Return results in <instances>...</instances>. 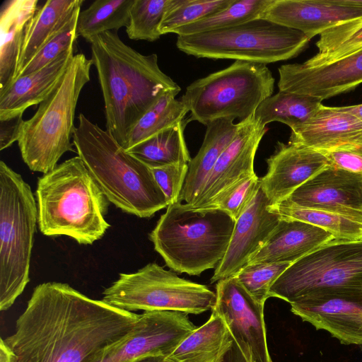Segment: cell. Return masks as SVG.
Returning a JSON list of instances; mask_svg holds the SVG:
<instances>
[{
    "mask_svg": "<svg viewBox=\"0 0 362 362\" xmlns=\"http://www.w3.org/2000/svg\"><path fill=\"white\" fill-rule=\"evenodd\" d=\"M139 317L49 281L33 289L4 339L16 362H98L127 339Z\"/></svg>",
    "mask_w": 362,
    "mask_h": 362,
    "instance_id": "1",
    "label": "cell"
},
{
    "mask_svg": "<svg viewBox=\"0 0 362 362\" xmlns=\"http://www.w3.org/2000/svg\"><path fill=\"white\" fill-rule=\"evenodd\" d=\"M102 90L106 130L125 150L132 129L165 93L180 87L159 67L156 54H142L116 31L89 42Z\"/></svg>",
    "mask_w": 362,
    "mask_h": 362,
    "instance_id": "2",
    "label": "cell"
},
{
    "mask_svg": "<svg viewBox=\"0 0 362 362\" xmlns=\"http://www.w3.org/2000/svg\"><path fill=\"white\" fill-rule=\"evenodd\" d=\"M72 139L78 156L110 203L139 218H149L168 207L151 169L82 113Z\"/></svg>",
    "mask_w": 362,
    "mask_h": 362,
    "instance_id": "3",
    "label": "cell"
},
{
    "mask_svg": "<svg viewBox=\"0 0 362 362\" xmlns=\"http://www.w3.org/2000/svg\"><path fill=\"white\" fill-rule=\"evenodd\" d=\"M35 194L38 227L45 235L91 245L110 226L105 218L110 202L78 156L39 177Z\"/></svg>",
    "mask_w": 362,
    "mask_h": 362,
    "instance_id": "4",
    "label": "cell"
},
{
    "mask_svg": "<svg viewBox=\"0 0 362 362\" xmlns=\"http://www.w3.org/2000/svg\"><path fill=\"white\" fill-rule=\"evenodd\" d=\"M235 224V220L221 209H193L176 202L168 206L149 239L173 271L199 275L222 260Z\"/></svg>",
    "mask_w": 362,
    "mask_h": 362,
    "instance_id": "5",
    "label": "cell"
},
{
    "mask_svg": "<svg viewBox=\"0 0 362 362\" xmlns=\"http://www.w3.org/2000/svg\"><path fill=\"white\" fill-rule=\"evenodd\" d=\"M91 59L74 55L57 86L42 101L34 115L24 120L18 144L21 157L34 172L45 174L57 165L67 151H74L71 142L78 100L90 80Z\"/></svg>",
    "mask_w": 362,
    "mask_h": 362,
    "instance_id": "6",
    "label": "cell"
},
{
    "mask_svg": "<svg viewBox=\"0 0 362 362\" xmlns=\"http://www.w3.org/2000/svg\"><path fill=\"white\" fill-rule=\"evenodd\" d=\"M37 206L22 176L0 161V310H8L30 281Z\"/></svg>",
    "mask_w": 362,
    "mask_h": 362,
    "instance_id": "7",
    "label": "cell"
},
{
    "mask_svg": "<svg viewBox=\"0 0 362 362\" xmlns=\"http://www.w3.org/2000/svg\"><path fill=\"white\" fill-rule=\"evenodd\" d=\"M275 79L267 64L236 60L222 70L199 78L181 98L190 117L204 125L219 119L245 121L272 95Z\"/></svg>",
    "mask_w": 362,
    "mask_h": 362,
    "instance_id": "8",
    "label": "cell"
},
{
    "mask_svg": "<svg viewBox=\"0 0 362 362\" xmlns=\"http://www.w3.org/2000/svg\"><path fill=\"white\" fill-rule=\"evenodd\" d=\"M310 40L298 30L259 18L224 30L177 36L176 46L198 58L267 64L298 56Z\"/></svg>",
    "mask_w": 362,
    "mask_h": 362,
    "instance_id": "9",
    "label": "cell"
},
{
    "mask_svg": "<svg viewBox=\"0 0 362 362\" xmlns=\"http://www.w3.org/2000/svg\"><path fill=\"white\" fill-rule=\"evenodd\" d=\"M102 300L129 312L169 310L201 314L213 309L216 293L156 263H148L135 272L119 274L104 290Z\"/></svg>",
    "mask_w": 362,
    "mask_h": 362,
    "instance_id": "10",
    "label": "cell"
},
{
    "mask_svg": "<svg viewBox=\"0 0 362 362\" xmlns=\"http://www.w3.org/2000/svg\"><path fill=\"white\" fill-rule=\"evenodd\" d=\"M362 291V240L334 239L293 262L276 279L270 297L290 304L309 295Z\"/></svg>",
    "mask_w": 362,
    "mask_h": 362,
    "instance_id": "11",
    "label": "cell"
},
{
    "mask_svg": "<svg viewBox=\"0 0 362 362\" xmlns=\"http://www.w3.org/2000/svg\"><path fill=\"white\" fill-rule=\"evenodd\" d=\"M264 306L235 276L217 281L212 313L224 320L233 339L249 362H272L267 342Z\"/></svg>",
    "mask_w": 362,
    "mask_h": 362,
    "instance_id": "12",
    "label": "cell"
},
{
    "mask_svg": "<svg viewBox=\"0 0 362 362\" xmlns=\"http://www.w3.org/2000/svg\"><path fill=\"white\" fill-rule=\"evenodd\" d=\"M196 329L185 313L143 312L127 339L98 362H131L146 356H168Z\"/></svg>",
    "mask_w": 362,
    "mask_h": 362,
    "instance_id": "13",
    "label": "cell"
},
{
    "mask_svg": "<svg viewBox=\"0 0 362 362\" xmlns=\"http://www.w3.org/2000/svg\"><path fill=\"white\" fill-rule=\"evenodd\" d=\"M291 305V311L344 344L362 345V291L312 294Z\"/></svg>",
    "mask_w": 362,
    "mask_h": 362,
    "instance_id": "14",
    "label": "cell"
},
{
    "mask_svg": "<svg viewBox=\"0 0 362 362\" xmlns=\"http://www.w3.org/2000/svg\"><path fill=\"white\" fill-rule=\"evenodd\" d=\"M279 90L327 99L362 83V47L337 60L315 66L286 64L279 69Z\"/></svg>",
    "mask_w": 362,
    "mask_h": 362,
    "instance_id": "15",
    "label": "cell"
},
{
    "mask_svg": "<svg viewBox=\"0 0 362 362\" xmlns=\"http://www.w3.org/2000/svg\"><path fill=\"white\" fill-rule=\"evenodd\" d=\"M239 124L235 136L218 158L194 203L186 204L189 208H210L224 192L255 173V156L267 128L258 122L255 115Z\"/></svg>",
    "mask_w": 362,
    "mask_h": 362,
    "instance_id": "16",
    "label": "cell"
},
{
    "mask_svg": "<svg viewBox=\"0 0 362 362\" xmlns=\"http://www.w3.org/2000/svg\"><path fill=\"white\" fill-rule=\"evenodd\" d=\"M270 205L260 187L235 221L228 250L215 268L211 283L235 275L264 245L281 220Z\"/></svg>",
    "mask_w": 362,
    "mask_h": 362,
    "instance_id": "17",
    "label": "cell"
},
{
    "mask_svg": "<svg viewBox=\"0 0 362 362\" xmlns=\"http://www.w3.org/2000/svg\"><path fill=\"white\" fill-rule=\"evenodd\" d=\"M267 163V172L260 178V187L272 205L288 198L300 186L330 165L326 156L320 151L280 141Z\"/></svg>",
    "mask_w": 362,
    "mask_h": 362,
    "instance_id": "18",
    "label": "cell"
},
{
    "mask_svg": "<svg viewBox=\"0 0 362 362\" xmlns=\"http://www.w3.org/2000/svg\"><path fill=\"white\" fill-rule=\"evenodd\" d=\"M360 18L362 6L348 0H272L259 16L310 40L341 23Z\"/></svg>",
    "mask_w": 362,
    "mask_h": 362,
    "instance_id": "19",
    "label": "cell"
},
{
    "mask_svg": "<svg viewBox=\"0 0 362 362\" xmlns=\"http://www.w3.org/2000/svg\"><path fill=\"white\" fill-rule=\"evenodd\" d=\"M286 199L303 208L362 215V175L328 165Z\"/></svg>",
    "mask_w": 362,
    "mask_h": 362,
    "instance_id": "20",
    "label": "cell"
},
{
    "mask_svg": "<svg viewBox=\"0 0 362 362\" xmlns=\"http://www.w3.org/2000/svg\"><path fill=\"white\" fill-rule=\"evenodd\" d=\"M291 129L289 143L320 151L362 146V121L339 107L322 104L305 122Z\"/></svg>",
    "mask_w": 362,
    "mask_h": 362,
    "instance_id": "21",
    "label": "cell"
},
{
    "mask_svg": "<svg viewBox=\"0 0 362 362\" xmlns=\"http://www.w3.org/2000/svg\"><path fill=\"white\" fill-rule=\"evenodd\" d=\"M334 239L330 233L320 227L300 221L281 218L267 242L247 264H293Z\"/></svg>",
    "mask_w": 362,
    "mask_h": 362,
    "instance_id": "22",
    "label": "cell"
},
{
    "mask_svg": "<svg viewBox=\"0 0 362 362\" xmlns=\"http://www.w3.org/2000/svg\"><path fill=\"white\" fill-rule=\"evenodd\" d=\"M74 52V47L41 69L15 79L1 90L0 120L23 115L27 108L44 101L59 83Z\"/></svg>",
    "mask_w": 362,
    "mask_h": 362,
    "instance_id": "23",
    "label": "cell"
},
{
    "mask_svg": "<svg viewBox=\"0 0 362 362\" xmlns=\"http://www.w3.org/2000/svg\"><path fill=\"white\" fill-rule=\"evenodd\" d=\"M37 0H8L0 10V91L14 80L28 22Z\"/></svg>",
    "mask_w": 362,
    "mask_h": 362,
    "instance_id": "24",
    "label": "cell"
},
{
    "mask_svg": "<svg viewBox=\"0 0 362 362\" xmlns=\"http://www.w3.org/2000/svg\"><path fill=\"white\" fill-rule=\"evenodd\" d=\"M231 119H219L207 124L203 143L188 163V170L179 202L192 205L220 156L235 136L240 124Z\"/></svg>",
    "mask_w": 362,
    "mask_h": 362,
    "instance_id": "25",
    "label": "cell"
},
{
    "mask_svg": "<svg viewBox=\"0 0 362 362\" xmlns=\"http://www.w3.org/2000/svg\"><path fill=\"white\" fill-rule=\"evenodd\" d=\"M83 3V0H48L37 7L27 25L15 78Z\"/></svg>",
    "mask_w": 362,
    "mask_h": 362,
    "instance_id": "26",
    "label": "cell"
},
{
    "mask_svg": "<svg viewBox=\"0 0 362 362\" xmlns=\"http://www.w3.org/2000/svg\"><path fill=\"white\" fill-rule=\"evenodd\" d=\"M233 341L224 320L212 313L167 357L172 362H216Z\"/></svg>",
    "mask_w": 362,
    "mask_h": 362,
    "instance_id": "27",
    "label": "cell"
},
{
    "mask_svg": "<svg viewBox=\"0 0 362 362\" xmlns=\"http://www.w3.org/2000/svg\"><path fill=\"white\" fill-rule=\"evenodd\" d=\"M270 207L281 219L297 220L314 225L330 233L335 239L362 240V215L303 208L288 199Z\"/></svg>",
    "mask_w": 362,
    "mask_h": 362,
    "instance_id": "28",
    "label": "cell"
},
{
    "mask_svg": "<svg viewBox=\"0 0 362 362\" xmlns=\"http://www.w3.org/2000/svg\"><path fill=\"white\" fill-rule=\"evenodd\" d=\"M187 123L164 129L127 151L150 168L187 163L191 158L187 148L184 130Z\"/></svg>",
    "mask_w": 362,
    "mask_h": 362,
    "instance_id": "29",
    "label": "cell"
},
{
    "mask_svg": "<svg viewBox=\"0 0 362 362\" xmlns=\"http://www.w3.org/2000/svg\"><path fill=\"white\" fill-rule=\"evenodd\" d=\"M318 98L279 90L257 108L255 119L261 124L280 122L291 129L305 122L322 104Z\"/></svg>",
    "mask_w": 362,
    "mask_h": 362,
    "instance_id": "30",
    "label": "cell"
},
{
    "mask_svg": "<svg viewBox=\"0 0 362 362\" xmlns=\"http://www.w3.org/2000/svg\"><path fill=\"white\" fill-rule=\"evenodd\" d=\"M180 91L165 93L144 114L132 129L125 151L183 122L189 110L181 99L175 98Z\"/></svg>",
    "mask_w": 362,
    "mask_h": 362,
    "instance_id": "31",
    "label": "cell"
},
{
    "mask_svg": "<svg viewBox=\"0 0 362 362\" xmlns=\"http://www.w3.org/2000/svg\"><path fill=\"white\" fill-rule=\"evenodd\" d=\"M134 0H96L81 11L77 25V37L88 42L94 37L107 31L117 32L127 27L130 9Z\"/></svg>",
    "mask_w": 362,
    "mask_h": 362,
    "instance_id": "32",
    "label": "cell"
},
{
    "mask_svg": "<svg viewBox=\"0 0 362 362\" xmlns=\"http://www.w3.org/2000/svg\"><path fill=\"white\" fill-rule=\"evenodd\" d=\"M318 52L303 64L315 66L337 60L362 47V18L341 23L320 35Z\"/></svg>",
    "mask_w": 362,
    "mask_h": 362,
    "instance_id": "33",
    "label": "cell"
},
{
    "mask_svg": "<svg viewBox=\"0 0 362 362\" xmlns=\"http://www.w3.org/2000/svg\"><path fill=\"white\" fill-rule=\"evenodd\" d=\"M272 0H234L226 8L177 29V36L224 30L259 18Z\"/></svg>",
    "mask_w": 362,
    "mask_h": 362,
    "instance_id": "34",
    "label": "cell"
},
{
    "mask_svg": "<svg viewBox=\"0 0 362 362\" xmlns=\"http://www.w3.org/2000/svg\"><path fill=\"white\" fill-rule=\"evenodd\" d=\"M172 0H134L126 27L129 38L153 42L162 35L160 23Z\"/></svg>",
    "mask_w": 362,
    "mask_h": 362,
    "instance_id": "35",
    "label": "cell"
},
{
    "mask_svg": "<svg viewBox=\"0 0 362 362\" xmlns=\"http://www.w3.org/2000/svg\"><path fill=\"white\" fill-rule=\"evenodd\" d=\"M234 0H172L164 15L159 31L161 35L202 20L230 6Z\"/></svg>",
    "mask_w": 362,
    "mask_h": 362,
    "instance_id": "36",
    "label": "cell"
},
{
    "mask_svg": "<svg viewBox=\"0 0 362 362\" xmlns=\"http://www.w3.org/2000/svg\"><path fill=\"white\" fill-rule=\"evenodd\" d=\"M81 8L79 6L74 11L64 25L38 50L15 79L41 69L75 47Z\"/></svg>",
    "mask_w": 362,
    "mask_h": 362,
    "instance_id": "37",
    "label": "cell"
},
{
    "mask_svg": "<svg viewBox=\"0 0 362 362\" xmlns=\"http://www.w3.org/2000/svg\"><path fill=\"white\" fill-rule=\"evenodd\" d=\"M291 264L288 262L250 264L234 276L257 301L264 304L270 298L272 286Z\"/></svg>",
    "mask_w": 362,
    "mask_h": 362,
    "instance_id": "38",
    "label": "cell"
},
{
    "mask_svg": "<svg viewBox=\"0 0 362 362\" xmlns=\"http://www.w3.org/2000/svg\"><path fill=\"white\" fill-rule=\"evenodd\" d=\"M260 187V178L255 173L250 175L220 195L210 208L228 213L235 221L247 208Z\"/></svg>",
    "mask_w": 362,
    "mask_h": 362,
    "instance_id": "39",
    "label": "cell"
},
{
    "mask_svg": "<svg viewBox=\"0 0 362 362\" xmlns=\"http://www.w3.org/2000/svg\"><path fill=\"white\" fill-rule=\"evenodd\" d=\"M154 178L170 204L179 202L188 170L187 163H177L151 168Z\"/></svg>",
    "mask_w": 362,
    "mask_h": 362,
    "instance_id": "40",
    "label": "cell"
},
{
    "mask_svg": "<svg viewBox=\"0 0 362 362\" xmlns=\"http://www.w3.org/2000/svg\"><path fill=\"white\" fill-rule=\"evenodd\" d=\"M330 165L362 175V146L321 151Z\"/></svg>",
    "mask_w": 362,
    "mask_h": 362,
    "instance_id": "41",
    "label": "cell"
},
{
    "mask_svg": "<svg viewBox=\"0 0 362 362\" xmlns=\"http://www.w3.org/2000/svg\"><path fill=\"white\" fill-rule=\"evenodd\" d=\"M23 115L0 120V150L3 151L18 141L22 124Z\"/></svg>",
    "mask_w": 362,
    "mask_h": 362,
    "instance_id": "42",
    "label": "cell"
},
{
    "mask_svg": "<svg viewBox=\"0 0 362 362\" xmlns=\"http://www.w3.org/2000/svg\"><path fill=\"white\" fill-rule=\"evenodd\" d=\"M216 362H249L233 340Z\"/></svg>",
    "mask_w": 362,
    "mask_h": 362,
    "instance_id": "43",
    "label": "cell"
},
{
    "mask_svg": "<svg viewBox=\"0 0 362 362\" xmlns=\"http://www.w3.org/2000/svg\"><path fill=\"white\" fill-rule=\"evenodd\" d=\"M0 362H16V356L4 338L0 340Z\"/></svg>",
    "mask_w": 362,
    "mask_h": 362,
    "instance_id": "44",
    "label": "cell"
},
{
    "mask_svg": "<svg viewBox=\"0 0 362 362\" xmlns=\"http://www.w3.org/2000/svg\"><path fill=\"white\" fill-rule=\"evenodd\" d=\"M339 108L346 112L353 115L361 121H362V104L350 106H342L339 107Z\"/></svg>",
    "mask_w": 362,
    "mask_h": 362,
    "instance_id": "45",
    "label": "cell"
},
{
    "mask_svg": "<svg viewBox=\"0 0 362 362\" xmlns=\"http://www.w3.org/2000/svg\"><path fill=\"white\" fill-rule=\"evenodd\" d=\"M131 362H172L166 356L153 355L139 358Z\"/></svg>",
    "mask_w": 362,
    "mask_h": 362,
    "instance_id": "46",
    "label": "cell"
}]
</instances>
